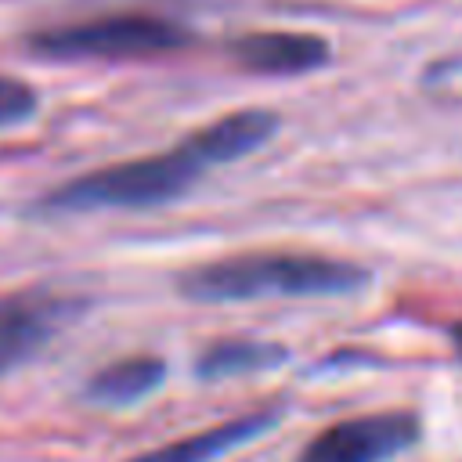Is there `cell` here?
I'll list each match as a JSON object with an SVG mask.
<instances>
[{"mask_svg": "<svg viewBox=\"0 0 462 462\" xmlns=\"http://www.w3.org/2000/svg\"><path fill=\"white\" fill-rule=\"evenodd\" d=\"M274 130H278L274 112L242 108V112H231V116L188 134L170 152L83 173V177L61 184L58 191H51L47 206L61 209V213L159 206V202H170V199L184 195L206 170L256 152L260 144H267L274 137Z\"/></svg>", "mask_w": 462, "mask_h": 462, "instance_id": "6da1fadb", "label": "cell"}, {"mask_svg": "<svg viewBox=\"0 0 462 462\" xmlns=\"http://www.w3.org/2000/svg\"><path fill=\"white\" fill-rule=\"evenodd\" d=\"M372 282L368 267L321 253H238L202 267H191L180 278V292L195 303H249L274 296H350Z\"/></svg>", "mask_w": 462, "mask_h": 462, "instance_id": "7a4b0ae2", "label": "cell"}, {"mask_svg": "<svg viewBox=\"0 0 462 462\" xmlns=\"http://www.w3.org/2000/svg\"><path fill=\"white\" fill-rule=\"evenodd\" d=\"M184 43L188 29L155 14H108L29 36V47L47 58H141L166 54Z\"/></svg>", "mask_w": 462, "mask_h": 462, "instance_id": "3957f363", "label": "cell"}, {"mask_svg": "<svg viewBox=\"0 0 462 462\" xmlns=\"http://www.w3.org/2000/svg\"><path fill=\"white\" fill-rule=\"evenodd\" d=\"M422 422L415 411H375L321 430L296 462H390L415 448Z\"/></svg>", "mask_w": 462, "mask_h": 462, "instance_id": "277c9868", "label": "cell"}, {"mask_svg": "<svg viewBox=\"0 0 462 462\" xmlns=\"http://www.w3.org/2000/svg\"><path fill=\"white\" fill-rule=\"evenodd\" d=\"M83 300L25 289L0 296V375L32 361L76 314Z\"/></svg>", "mask_w": 462, "mask_h": 462, "instance_id": "5b68a950", "label": "cell"}, {"mask_svg": "<svg viewBox=\"0 0 462 462\" xmlns=\"http://www.w3.org/2000/svg\"><path fill=\"white\" fill-rule=\"evenodd\" d=\"M231 58L245 72L303 76L321 69L332 58V51L321 36H310V32H249L231 43Z\"/></svg>", "mask_w": 462, "mask_h": 462, "instance_id": "8992f818", "label": "cell"}, {"mask_svg": "<svg viewBox=\"0 0 462 462\" xmlns=\"http://www.w3.org/2000/svg\"><path fill=\"white\" fill-rule=\"evenodd\" d=\"M278 408H267V411H249V415H238V419H227L220 426H209L202 433H191L184 440H173V444H162L155 451H144L130 462H217L224 455H231L235 448L249 444L253 437L267 433L274 422H278Z\"/></svg>", "mask_w": 462, "mask_h": 462, "instance_id": "52a82bcc", "label": "cell"}, {"mask_svg": "<svg viewBox=\"0 0 462 462\" xmlns=\"http://www.w3.org/2000/svg\"><path fill=\"white\" fill-rule=\"evenodd\" d=\"M166 379V365L159 357L137 354V357H123L105 365L87 386L83 397L97 408H130L144 397H152Z\"/></svg>", "mask_w": 462, "mask_h": 462, "instance_id": "ba28073f", "label": "cell"}, {"mask_svg": "<svg viewBox=\"0 0 462 462\" xmlns=\"http://www.w3.org/2000/svg\"><path fill=\"white\" fill-rule=\"evenodd\" d=\"M289 357L285 346L267 343V339H220L199 354L195 372L202 379H227V375H253L278 368Z\"/></svg>", "mask_w": 462, "mask_h": 462, "instance_id": "9c48e42d", "label": "cell"}, {"mask_svg": "<svg viewBox=\"0 0 462 462\" xmlns=\"http://www.w3.org/2000/svg\"><path fill=\"white\" fill-rule=\"evenodd\" d=\"M36 116V90L22 79L0 76V130H11Z\"/></svg>", "mask_w": 462, "mask_h": 462, "instance_id": "30bf717a", "label": "cell"}, {"mask_svg": "<svg viewBox=\"0 0 462 462\" xmlns=\"http://www.w3.org/2000/svg\"><path fill=\"white\" fill-rule=\"evenodd\" d=\"M451 343H455V350L462 354V321H455V325H451Z\"/></svg>", "mask_w": 462, "mask_h": 462, "instance_id": "8fae6325", "label": "cell"}]
</instances>
